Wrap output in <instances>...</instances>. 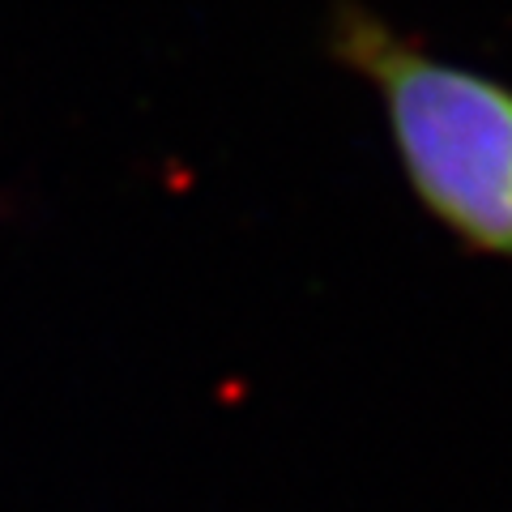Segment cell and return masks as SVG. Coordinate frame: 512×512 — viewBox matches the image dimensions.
Instances as JSON below:
<instances>
[{
	"mask_svg": "<svg viewBox=\"0 0 512 512\" xmlns=\"http://www.w3.org/2000/svg\"><path fill=\"white\" fill-rule=\"evenodd\" d=\"M325 52L376 94L419 210L461 248L512 261V86L436 56L363 0H329Z\"/></svg>",
	"mask_w": 512,
	"mask_h": 512,
	"instance_id": "1",
	"label": "cell"
}]
</instances>
